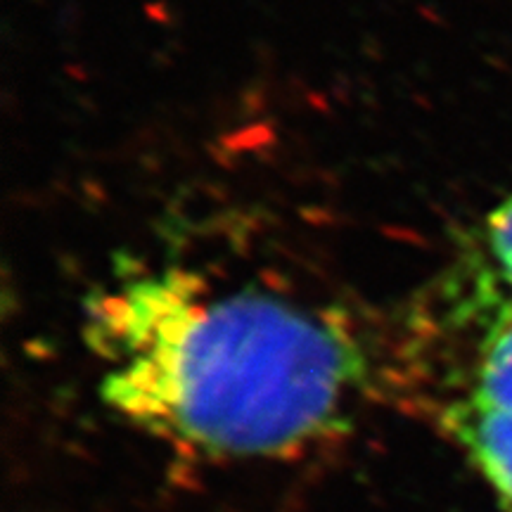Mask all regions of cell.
<instances>
[{"label": "cell", "mask_w": 512, "mask_h": 512, "mask_svg": "<svg viewBox=\"0 0 512 512\" xmlns=\"http://www.w3.org/2000/svg\"><path fill=\"white\" fill-rule=\"evenodd\" d=\"M83 335L114 411L211 456H280L335 432L366 377L337 318L176 266L100 287Z\"/></svg>", "instance_id": "obj_1"}, {"label": "cell", "mask_w": 512, "mask_h": 512, "mask_svg": "<svg viewBox=\"0 0 512 512\" xmlns=\"http://www.w3.org/2000/svg\"><path fill=\"white\" fill-rule=\"evenodd\" d=\"M448 422L467 456L512 512V415L463 399L448 411Z\"/></svg>", "instance_id": "obj_2"}, {"label": "cell", "mask_w": 512, "mask_h": 512, "mask_svg": "<svg viewBox=\"0 0 512 512\" xmlns=\"http://www.w3.org/2000/svg\"><path fill=\"white\" fill-rule=\"evenodd\" d=\"M484 294L494 311L479 344L475 387L467 399L489 411L512 415V294L498 283H484Z\"/></svg>", "instance_id": "obj_3"}, {"label": "cell", "mask_w": 512, "mask_h": 512, "mask_svg": "<svg viewBox=\"0 0 512 512\" xmlns=\"http://www.w3.org/2000/svg\"><path fill=\"white\" fill-rule=\"evenodd\" d=\"M486 249L494 266V280L512 292V195L486 221Z\"/></svg>", "instance_id": "obj_4"}, {"label": "cell", "mask_w": 512, "mask_h": 512, "mask_svg": "<svg viewBox=\"0 0 512 512\" xmlns=\"http://www.w3.org/2000/svg\"><path fill=\"white\" fill-rule=\"evenodd\" d=\"M510 294H512V292H510Z\"/></svg>", "instance_id": "obj_5"}]
</instances>
